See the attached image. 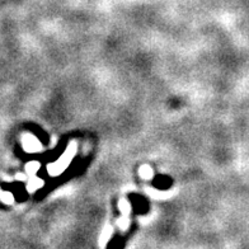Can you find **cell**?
Wrapping results in <instances>:
<instances>
[{
	"label": "cell",
	"mask_w": 249,
	"mask_h": 249,
	"mask_svg": "<svg viewBox=\"0 0 249 249\" xmlns=\"http://www.w3.org/2000/svg\"><path fill=\"white\" fill-rule=\"evenodd\" d=\"M75 150L76 145L72 142V144H70L69 148L66 149L65 153L61 155V158H60L59 160L50 165L49 173L51 174V176H59L60 173H62V172L65 171L66 167H68L70 164V161H71V158L75 154Z\"/></svg>",
	"instance_id": "6da1fadb"
},
{
	"label": "cell",
	"mask_w": 249,
	"mask_h": 249,
	"mask_svg": "<svg viewBox=\"0 0 249 249\" xmlns=\"http://www.w3.org/2000/svg\"><path fill=\"white\" fill-rule=\"evenodd\" d=\"M24 144H26L27 151H38L41 149V145H39L38 141L36 140L32 136H27V139H24Z\"/></svg>",
	"instance_id": "7a4b0ae2"
},
{
	"label": "cell",
	"mask_w": 249,
	"mask_h": 249,
	"mask_svg": "<svg viewBox=\"0 0 249 249\" xmlns=\"http://www.w3.org/2000/svg\"><path fill=\"white\" fill-rule=\"evenodd\" d=\"M118 206H120V209H121L122 213H124V216H127L128 213H130V210H131L130 203H128L126 200H121L120 201V203H118Z\"/></svg>",
	"instance_id": "3957f363"
},
{
	"label": "cell",
	"mask_w": 249,
	"mask_h": 249,
	"mask_svg": "<svg viewBox=\"0 0 249 249\" xmlns=\"http://www.w3.org/2000/svg\"><path fill=\"white\" fill-rule=\"evenodd\" d=\"M140 176L144 179H149V178H151V176H153V171L150 169V167H148V165H142L140 169Z\"/></svg>",
	"instance_id": "277c9868"
},
{
	"label": "cell",
	"mask_w": 249,
	"mask_h": 249,
	"mask_svg": "<svg viewBox=\"0 0 249 249\" xmlns=\"http://www.w3.org/2000/svg\"><path fill=\"white\" fill-rule=\"evenodd\" d=\"M41 186H42V180L38 179V178H35V180H32V182L30 183V186H28V190L33 191Z\"/></svg>",
	"instance_id": "5b68a950"
},
{
	"label": "cell",
	"mask_w": 249,
	"mask_h": 249,
	"mask_svg": "<svg viewBox=\"0 0 249 249\" xmlns=\"http://www.w3.org/2000/svg\"><path fill=\"white\" fill-rule=\"evenodd\" d=\"M111 233H112L111 228H107V229H105V233H103V235H102V238H101L102 246H105V242H107V240H108Z\"/></svg>",
	"instance_id": "8992f818"
},
{
	"label": "cell",
	"mask_w": 249,
	"mask_h": 249,
	"mask_svg": "<svg viewBox=\"0 0 249 249\" xmlns=\"http://www.w3.org/2000/svg\"><path fill=\"white\" fill-rule=\"evenodd\" d=\"M38 168H39L38 163H31V164H28V165H27L28 173H31V174L36 173V172L38 171Z\"/></svg>",
	"instance_id": "52a82bcc"
}]
</instances>
